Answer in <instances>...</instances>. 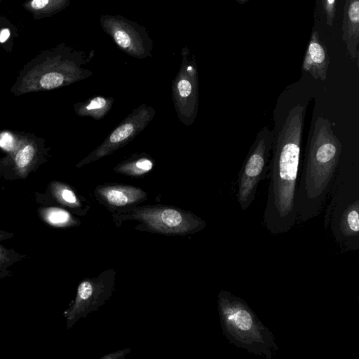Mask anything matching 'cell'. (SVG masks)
<instances>
[{"mask_svg": "<svg viewBox=\"0 0 359 359\" xmlns=\"http://www.w3.org/2000/svg\"><path fill=\"white\" fill-rule=\"evenodd\" d=\"M126 352H127L126 349L123 350V351H119L118 352L113 353H111L109 355H104V357H102V358H104V359H115V358H121V357H123L125 354H126Z\"/></svg>", "mask_w": 359, "mask_h": 359, "instance_id": "cell-25", "label": "cell"}, {"mask_svg": "<svg viewBox=\"0 0 359 359\" xmlns=\"http://www.w3.org/2000/svg\"><path fill=\"white\" fill-rule=\"evenodd\" d=\"M13 235L14 234L13 233L0 230V241L9 239L12 238Z\"/></svg>", "mask_w": 359, "mask_h": 359, "instance_id": "cell-26", "label": "cell"}, {"mask_svg": "<svg viewBox=\"0 0 359 359\" xmlns=\"http://www.w3.org/2000/svg\"><path fill=\"white\" fill-rule=\"evenodd\" d=\"M60 196L62 200L67 205L72 207H77L81 205V203L79 201L74 192L68 188H64L61 190Z\"/></svg>", "mask_w": 359, "mask_h": 359, "instance_id": "cell-23", "label": "cell"}, {"mask_svg": "<svg viewBox=\"0 0 359 359\" xmlns=\"http://www.w3.org/2000/svg\"><path fill=\"white\" fill-rule=\"evenodd\" d=\"M154 165L152 158L146 156H138L123 161L114 168V170L123 175L140 177L150 172Z\"/></svg>", "mask_w": 359, "mask_h": 359, "instance_id": "cell-15", "label": "cell"}, {"mask_svg": "<svg viewBox=\"0 0 359 359\" xmlns=\"http://www.w3.org/2000/svg\"><path fill=\"white\" fill-rule=\"evenodd\" d=\"M238 4H243L248 2L249 0H236Z\"/></svg>", "mask_w": 359, "mask_h": 359, "instance_id": "cell-27", "label": "cell"}, {"mask_svg": "<svg viewBox=\"0 0 359 359\" xmlns=\"http://www.w3.org/2000/svg\"><path fill=\"white\" fill-rule=\"evenodd\" d=\"M126 217L139 220L149 229L164 234H188L202 230L206 222L191 212L168 205L132 208Z\"/></svg>", "mask_w": 359, "mask_h": 359, "instance_id": "cell-6", "label": "cell"}, {"mask_svg": "<svg viewBox=\"0 0 359 359\" xmlns=\"http://www.w3.org/2000/svg\"><path fill=\"white\" fill-rule=\"evenodd\" d=\"M70 0H26L22 6L35 20L50 17L66 8Z\"/></svg>", "mask_w": 359, "mask_h": 359, "instance_id": "cell-14", "label": "cell"}, {"mask_svg": "<svg viewBox=\"0 0 359 359\" xmlns=\"http://www.w3.org/2000/svg\"><path fill=\"white\" fill-rule=\"evenodd\" d=\"M114 276V271L108 270L96 278L81 282L73 304L65 311L67 328L105 302L112 292Z\"/></svg>", "mask_w": 359, "mask_h": 359, "instance_id": "cell-10", "label": "cell"}, {"mask_svg": "<svg viewBox=\"0 0 359 359\" xmlns=\"http://www.w3.org/2000/svg\"><path fill=\"white\" fill-rule=\"evenodd\" d=\"M97 199L114 208L134 205L146 200L147 193L140 187L125 184H104L97 187Z\"/></svg>", "mask_w": 359, "mask_h": 359, "instance_id": "cell-11", "label": "cell"}, {"mask_svg": "<svg viewBox=\"0 0 359 359\" xmlns=\"http://www.w3.org/2000/svg\"><path fill=\"white\" fill-rule=\"evenodd\" d=\"M100 23L103 31L127 55L137 59L151 55L153 41L144 27L118 15H102Z\"/></svg>", "mask_w": 359, "mask_h": 359, "instance_id": "cell-8", "label": "cell"}, {"mask_svg": "<svg viewBox=\"0 0 359 359\" xmlns=\"http://www.w3.org/2000/svg\"><path fill=\"white\" fill-rule=\"evenodd\" d=\"M341 30L347 53L358 67L359 0H345Z\"/></svg>", "mask_w": 359, "mask_h": 359, "instance_id": "cell-13", "label": "cell"}, {"mask_svg": "<svg viewBox=\"0 0 359 359\" xmlns=\"http://www.w3.org/2000/svg\"><path fill=\"white\" fill-rule=\"evenodd\" d=\"M112 97L95 96L83 102L78 109L81 116L102 119L110 111L114 104Z\"/></svg>", "mask_w": 359, "mask_h": 359, "instance_id": "cell-16", "label": "cell"}, {"mask_svg": "<svg viewBox=\"0 0 359 359\" xmlns=\"http://www.w3.org/2000/svg\"><path fill=\"white\" fill-rule=\"evenodd\" d=\"M2 0H0V2Z\"/></svg>", "mask_w": 359, "mask_h": 359, "instance_id": "cell-28", "label": "cell"}, {"mask_svg": "<svg viewBox=\"0 0 359 359\" xmlns=\"http://www.w3.org/2000/svg\"><path fill=\"white\" fill-rule=\"evenodd\" d=\"M181 54L180 70L172 82V99L178 118L184 126H190L198 111V74L195 57L187 46Z\"/></svg>", "mask_w": 359, "mask_h": 359, "instance_id": "cell-7", "label": "cell"}, {"mask_svg": "<svg viewBox=\"0 0 359 359\" xmlns=\"http://www.w3.org/2000/svg\"><path fill=\"white\" fill-rule=\"evenodd\" d=\"M341 152V144L331 121L313 116L305 147L294 199L297 219L317 216L330 190Z\"/></svg>", "mask_w": 359, "mask_h": 359, "instance_id": "cell-2", "label": "cell"}, {"mask_svg": "<svg viewBox=\"0 0 359 359\" xmlns=\"http://www.w3.org/2000/svg\"><path fill=\"white\" fill-rule=\"evenodd\" d=\"M273 139V130L268 126L261 128L240 169L236 198L242 210H247L252 204L260 182L266 177Z\"/></svg>", "mask_w": 359, "mask_h": 359, "instance_id": "cell-5", "label": "cell"}, {"mask_svg": "<svg viewBox=\"0 0 359 359\" xmlns=\"http://www.w3.org/2000/svg\"><path fill=\"white\" fill-rule=\"evenodd\" d=\"M43 218L46 223L55 227H67L77 224L67 211L60 208H53L44 210Z\"/></svg>", "mask_w": 359, "mask_h": 359, "instance_id": "cell-17", "label": "cell"}, {"mask_svg": "<svg viewBox=\"0 0 359 359\" xmlns=\"http://www.w3.org/2000/svg\"><path fill=\"white\" fill-rule=\"evenodd\" d=\"M329 64L327 46L318 32L313 31L302 63V72L309 74L315 80L324 81L327 79Z\"/></svg>", "mask_w": 359, "mask_h": 359, "instance_id": "cell-12", "label": "cell"}, {"mask_svg": "<svg viewBox=\"0 0 359 359\" xmlns=\"http://www.w3.org/2000/svg\"><path fill=\"white\" fill-rule=\"evenodd\" d=\"M16 27L7 20L6 18H0V46L6 48L5 45L8 41H11L13 37L15 36Z\"/></svg>", "mask_w": 359, "mask_h": 359, "instance_id": "cell-20", "label": "cell"}, {"mask_svg": "<svg viewBox=\"0 0 359 359\" xmlns=\"http://www.w3.org/2000/svg\"><path fill=\"white\" fill-rule=\"evenodd\" d=\"M316 90L304 80L287 86L273 111V139L264 224L272 234L289 231L297 220L294 205L306 113Z\"/></svg>", "mask_w": 359, "mask_h": 359, "instance_id": "cell-1", "label": "cell"}, {"mask_svg": "<svg viewBox=\"0 0 359 359\" xmlns=\"http://www.w3.org/2000/svg\"><path fill=\"white\" fill-rule=\"evenodd\" d=\"M155 109L151 105L142 104L128 114L106 139L80 163V166L111 155L121 149L138 134L152 121Z\"/></svg>", "mask_w": 359, "mask_h": 359, "instance_id": "cell-9", "label": "cell"}, {"mask_svg": "<svg viewBox=\"0 0 359 359\" xmlns=\"http://www.w3.org/2000/svg\"><path fill=\"white\" fill-rule=\"evenodd\" d=\"M217 306L223 334L238 348L271 359L279 348L273 332L241 297L222 290Z\"/></svg>", "mask_w": 359, "mask_h": 359, "instance_id": "cell-3", "label": "cell"}, {"mask_svg": "<svg viewBox=\"0 0 359 359\" xmlns=\"http://www.w3.org/2000/svg\"><path fill=\"white\" fill-rule=\"evenodd\" d=\"M13 146V136L7 132L1 133L0 135V147L5 150L9 151L12 149Z\"/></svg>", "mask_w": 359, "mask_h": 359, "instance_id": "cell-24", "label": "cell"}, {"mask_svg": "<svg viewBox=\"0 0 359 359\" xmlns=\"http://www.w3.org/2000/svg\"><path fill=\"white\" fill-rule=\"evenodd\" d=\"M34 148L31 145L25 147L15 156V163L19 168H24L29 163L34 156Z\"/></svg>", "mask_w": 359, "mask_h": 359, "instance_id": "cell-21", "label": "cell"}, {"mask_svg": "<svg viewBox=\"0 0 359 359\" xmlns=\"http://www.w3.org/2000/svg\"><path fill=\"white\" fill-rule=\"evenodd\" d=\"M325 226L344 251L359 249V196L357 189L342 188L330 202Z\"/></svg>", "mask_w": 359, "mask_h": 359, "instance_id": "cell-4", "label": "cell"}, {"mask_svg": "<svg viewBox=\"0 0 359 359\" xmlns=\"http://www.w3.org/2000/svg\"><path fill=\"white\" fill-rule=\"evenodd\" d=\"M66 76L59 71H51L44 74L39 83L45 89H52L60 86L65 81Z\"/></svg>", "mask_w": 359, "mask_h": 359, "instance_id": "cell-19", "label": "cell"}, {"mask_svg": "<svg viewBox=\"0 0 359 359\" xmlns=\"http://www.w3.org/2000/svg\"><path fill=\"white\" fill-rule=\"evenodd\" d=\"M337 0H321V4L326 18V24L332 27L336 15Z\"/></svg>", "mask_w": 359, "mask_h": 359, "instance_id": "cell-22", "label": "cell"}, {"mask_svg": "<svg viewBox=\"0 0 359 359\" xmlns=\"http://www.w3.org/2000/svg\"><path fill=\"white\" fill-rule=\"evenodd\" d=\"M25 257V255H20L13 248L8 249L0 245V280L12 276L8 268Z\"/></svg>", "mask_w": 359, "mask_h": 359, "instance_id": "cell-18", "label": "cell"}]
</instances>
